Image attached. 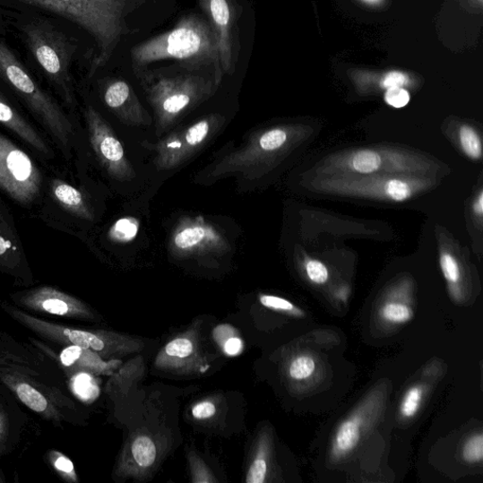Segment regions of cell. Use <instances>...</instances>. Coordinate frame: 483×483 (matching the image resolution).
Returning <instances> with one entry per match:
<instances>
[{"label": "cell", "mask_w": 483, "mask_h": 483, "mask_svg": "<svg viewBox=\"0 0 483 483\" xmlns=\"http://www.w3.org/2000/svg\"><path fill=\"white\" fill-rule=\"evenodd\" d=\"M19 2L62 16L91 35L98 47L92 73L109 62L123 35L129 32L126 16L131 8L130 0H19Z\"/></svg>", "instance_id": "cell-1"}, {"label": "cell", "mask_w": 483, "mask_h": 483, "mask_svg": "<svg viewBox=\"0 0 483 483\" xmlns=\"http://www.w3.org/2000/svg\"><path fill=\"white\" fill-rule=\"evenodd\" d=\"M131 56L139 66L169 59L193 66L220 64L216 32L195 13L184 16L171 30L136 45Z\"/></svg>", "instance_id": "cell-2"}, {"label": "cell", "mask_w": 483, "mask_h": 483, "mask_svg": "<svg viewBox=\"0 0 483 483\" xmlns=\"http://www.w3.org/2000/svg\"><path fill=\"white\" fill-rule=\"evenodd\" d=\"M0 78L24 101L35 118L42 124L63 151L67 153L73 136V124L61 106L33 80L25 66L2 40Z\"/></svg>", "instance_id": "cell-3"}, {"label": "cell", "mask_w": 483, "mask_h": 483, "mask_svg": "<svg viewBox=\"0 0 483 483\" xmlns=\"http://www.w3.org/2000/svg\"><path fill=\"white\" fill-rule=\"evenodd\" d=\"M146 92L160 135L208 99L214 85L198 75L162 77L147 85Z\"/></svg>", "instance_id": "cell-4"}, {"label": "cell", "mask_w": 483, "mask_h": 483, "mask_svg": "<svg viewBox=\"0 0 483 483\" xmlns=\"http://www.w3.org/2000/svg\"><path fill=\"white\" fill-rule=\"evenodd\" d=\"M33 57L66 101L74 102L70 63L73 50L65 35L47 22H31L23 29Z\"/></svg>", "instance_id": "cell-5"}, {"label": "cell", "mask_w": 483, "mask_h": 483, "mask_svg": "<svg viewBox=\"0 0 483 483\" xmlns=\"http://www.w3.org/2000/svg\"><path fill=\"white\" fill-rule=\"evenodd\" d=\"M6 311L22 324L35 333L51 340V341L91 349L100 357H111L116 353L126 354L140 349V344L133 341L132 339L112 332H95L65 328L48 323V322L35 318L10 306L6 307Z\"/></svg>", "instance_id": "cell-6"}, {"label": "cell", "mask_w": 483, "mask_h": 483, "mask_svg": "<svg viewBox=\"0 0 483 483\" xmlns=\"http://www.w3.org/2000/svg\"><path fill=\"white\" fill-rule=\"evenodd\" d=\"M224 123V116L211 114L187 127L168 134L156 144L149 145V149L155 154V167L159 170H172L185 164L216 136Z\"/></svg>", "instance_id": "cell-7"}, {"label": "cell", "mask_w": 483, "mask_h": 483, "mask_svg": "<svg viewBox=\"0 0 483 483\" xmlns=\"http://www.w3.org/2000/svg\"><path fill=\"white\" fill-rule=\"evenodd\" d=\"M288 142V132L280 128L254 134L239 150L230 152L214 164L205 178L218 181L231 175H239L244 178L254 177L262 171L268 159L280 151Z\"/></svg>", "instance_id": "cell-8"}, {"label": "cell", "mask_w": 483, "mask_h": 483, "mask_svg": "<svg viewBox=\"0 0 483 483\" xmlns=\"http://www.w3.org/2000/svg\"><path fill=\"white\" fill-rule=\"evenodd\" d=\"M42 187V175L30 156L0 134V190L12 200L30 205Z\"/></svg>", "instance_id": "cell-9"}, {"label": "cell", "mask_w": 483, "mask_h": 483, "mask_svg": "<svg viewBox=\"0 0 483 483\" xmlns=\"http://www.w3.org/2000/svg\"><path fill=\"white\" fill-rule=\"evenodd\" d=\"M84 116L89 140L102 168L117 182H132L134 168L110 124L92 106L87 107Z\"/></svg>", "instance_id": "cell-10"}, {"label": "cell", "mask_w": 483, "mask_h": 483, "mask_svg": "<svg viewBox=\"0 0 483 483\" xmlns=\"http://www.w3.org/2000/svg\"><path fill=\"white\" fill-rule=\"evenodd\" d=\"M170 252L177 257L221 255L230 249L227 238L213 224L203 217L183 218L173 229Z\"/></svg>", "instance_id": "cell-11"}, {"label": "cell", "mask_w": 483, "mask_h": 483, "mask_svg": "<svg viewBox=\"0 0 483 483\" xmlns=\"http://www.w3.org/2000/svg\"><path fill=\"white\" fill-rule=\"evenodd\" d=\"M209 22L216 32L221 70L224 73H234V21L235 11L230 0H200Z\"/></svg>", "instance_id": "cell-12"}, {"label": "cell", "mask_w": 483, "mask_h": 483, "mask_svg": "<svg viewBox=\"0 0 483 483\" xmlns=\"http://www.w3.org/2000/svg\"><path fill=\"white\" fill-rule=\"evenodd\" d=\"M107 107L130 126H149L151 118L139 101L131 85L122 80H111L103 89Z\"/></svg>", "instance_id": "cell-13"}, {"label": "cell", "mask_w": 483, "mask_h": 483, "mask_svg": "<svg viewBox=\"0 0 483 483\" xmlns=\"http://www.w3.org/2000/svg\"><path fill=\"white\" fill-rule=\"evenodd\" d=\"M22 301L28 308L52 315L73 318L91 315L83 303L47 286L24 294Z\"/></svg>", "instance_id": "cell-14"}, {"label": "cell", "mask_w": 483, "mask_h": 483, "mask_svg": "<svg viewBox=\"0 0 483 483\" xmlns=\"http://www.w3.org/2000/svg\"><path fill=\"white\" fill-rule=\"evenodd\" d=\"M0 124H3L4 126L43 156L47 158L53 156L52 151L44 138L13 108L2 93H0Z\"/></svg>", "instance_id": "cell-15"}, {"label": "cell", "mask_w": 483, "mask_h": 483, "mask_svg": "<svg viewBox=\"0 0 483 483\" xmlns=\"http://www.w3.org/2000/svg\"><path fill=\"white\" fill-rule=\"evenodd\" d=\"M50 193L53 199L68 212L82 220L94 221L92 207L85 199L84 194L73 185L62 180H53L50 184Z\"/></svg>", "instance_id": "cell-16"}, {"label": "cell", "mask_w": 483, "mask_h": 483, "mask_svg": "<svg viewBox=\"0 0 483 483\" xmlns=\"http://www.w3.org/2000/svg\"><path fill=\"white\" fill-rule=\"evenodd\" d=\"M60 359L66 367H77L94 374H110L120 363L119 361L106 363L97 352L74 345L65 348L60 355Z\"/></svg>", "instance_id": "cell-17"}, {"label": "cell", "mask_w": 483, "mask_h": 483, "mask_svg": "<svg viewBox=\"0 0 483 483\" xmlns=\"http://www.w3.org/2000/svg\"><path fill=\"white\" fill-rule=\"evenodd\" d=\"M363 422L360 417L354 416L345 420L337 428L332 444V457L342 459L356 449L362 437Z\"/></svg>", "instance_id": "cell-18"}, {"label": "cell", "mask_w": 483, "mask_h": 483, "mask_svg": "<svg viewBox=\"0 0 483 483\" xmlns=\"http://www.w3.org/2000/svg\"><path fill=\"white\" fill-rule=\"evenodd\" d=\"M130 457L134 468L147 470L153 467L157 458V447L153 440L147 436L136 437L130 445Z\"/></svg>", "instance_id": "cell-19"}, {"label": "cell", "mask_w": 483, "mask_h": 483, "mask_svg": "<svg viewBox=\"0 0 483 483\" xmlns=\"http://www.w3.org/2000/svg\"><path fill=\"white\" fill-rule=\"evenodd\" d=\"M22 247L14 231L3 217H0V263H8L21 261Z\"/></svg>", "instance_id": "cell-20"}, {"label": "cell", "mask_w": 483, "mask_h": 483, "mask_svg": "<svg viewBox=\"0 0 483 483\" xmlns=\"http://www.w3.org/2000/svg\"><path fill=\"white\" fill-rule=\"evenodd\" d=\"M15 392L17 397H19L28 408L37 411V413H43L48 407L47 401L42 393L28 384L22 383L17 384Z\"/></svg>", "instance_id": "cell-21"}, {"label": "cell", "mask_w": 483, "mask_h": 483, "mask_svg": "<svg viewBox=\"0 0 483 483\" xmlns=\"http://www.w3.org/2000/svg\"><path fill=\"white\" fill-rule=\"evenodd\" d=\"M140 224L134 218L119 220L109 231L110 239L118 243H128L134 240L139 230Z\"/></svg>", "instance_id": "cell-22"}, {"label": "cell", "mask_w": 483, "mask_h": 483, "mask_svg": "<svg viewBox=\"0 0 483 483\" xmlns=\"http://www.w3.org/2000/svg\"><path fill=\"white\" fill-rule=\"evenodd\" d=\"M194 345L192 340L187 337H178L172 340L164 350V354L168 359H171L172 362L177 360L183 361L188 359L194 354Z\"/></svg>", "instance_id": "cell-23"}, {"label": "cell", "mask_w": 483, "mask_h": 483, "mask_svg": "<svg viewBox=\"0 0 483 483\" xmlns=\"http://www.w3.org/2000/svg\"><path fill=\"white\" fill-rule=\"evenodd\" d=\"M232 331L234 330L228 326H220L214 331V337L228 356L238 355L244 347L242 340L236 336V332H231Z\"/></svg>", "instance_id": "cell-24"}, {"label": "cell", "mask_w": 483, "mask_h": 483, "mask_svg": "<svg viewBox=\"0 0 483 483\" xmlns=\"http://www.w3.org/2000/svg\"><path fill=\"white\" fill-rule=\"evenodd\" d=\"M381 166V156L377 152L372 151H361L357 152L352 159V167L354 170L362 174L378 171Z\"/></svg>", "instance_id": "cell-25"}, {"label": "cell", "mask_w": 483, "mask_h": 483, "mask_svg": "<svg viewBox=\"0 0 483 483\" xmlns=\"http://www.w3.org/2000/svg\"><path fill=\"white\" fill-rule=\"evenodd\" d=\"M381 315L389 323L403 324L414 317V311L402 303L390 302L381 310Z\"/></svg>", "instance_id": "cell-26"}, {"label": "cell", "mask_w": 483, "mask_h": 483, "mask_svg": "<svg viewBox=\"0 0 483 483\" xmlns=\"http://www.w3.org/2000/svg\"><path fill=\"white\" fill-rule=\"evenodd\" d=\"M267 475V451L266 445L261 444L257 455L246 475V481L248 483H263Z\"/></svg>", "instance_id": "cell-27"}, {"label": "cell", "mask_w": 483, "mask_h": 483, "mask_svg": "<svg viewBox=\"0 0 483 483\" xmlns=\"http://www.w3.org/2000/svg\"><path fill=\"white\" fill-rule=\"evenodd\" d=\"M423 389L421 386L410 387L401 404V414L405 418H414L421 406L423 399Z\"/></svg>", "instance_id": "cell-28"}, {"label": "cell", "mask_w": 483, "mask_h": 483, "mask_svg": "<svg viewBox=\"0 0 483 483\" xmlns=\"http://www.w3.org/2000/svg\"><path fill=\"white\" fill-rule=\"evenodd\" d=\"M315 370V362L310 356H298L289 367L290 377L297 381L306 380Z\"/></svg>", "instance_id": "cell-29"}, {"label": "cell", "mask_w": 483, "mask_h": 483, "mask_svg": "<svg viewBox=\"0 0 483 483\" xmlns=\"http://www.w3.org/2000/svg\"><path fill=\"white\" fill-rule=\"evenodd\" d=\"M462 150L470 157L479 159L481 157V142L477 133L469 126H463L460 132Z\"/></svg>", "instance_id": "cell-30"}, {"label": "cell", "mask_w": 483, "mask_h": 483, "mask_svg": "<svg viewBox=\"0 0 483 483\" xmlns=\"http://www.w3.org/2000/svg\"><path fill=\"white\" fill-rule=\"evenodd\" d=\"M74 389L77 395L84 401L96 399L99 393V388L95 380L89 374H81L75 379Z\"/></svg>", "instance_id": "cell-31"}, {"label": "cell", "mask_w": 483, "mask_h": 483, "mask_svg": "<svg viewBox=\"0 0 483 483\" xmlns=\"http://www.w3.org/2000/svg\"><path fill=\"white\" fill-rule=\"evenodd\" d=\"M260 301L262 306L275 311L289 313L296 316H303L304 313L296 307L292 302L275 296L261 295Z\"/></svg>", "instance_id": "cell-32"}, {"label": "cell", "mask_w": 483, "mask_h": 483, "mask_svg": "<svg viewBox=\"0 0 483 483\" xmlns=\"http://www.w3.org/2000/svg\"><path fill=\"white\" fill-rule=\"evenodd\" d=\"M462 455L465 461L475 463L482 461L483 458V436L479 434L471 436L464 444Z\"/></svg>", "instance_id": "cell-33"}, {"label": "cell", "mask_w": 483, "mask_h": 483, "mask_svg": "<svg viewBox=\"0 0 483 483\" xmlns=\"http://www.w3.org/2000/svg\"><path fill=\"white\" fill-rule=\"evenodd\" d=\"M440 263L444 277L452 283L458 282L461 272L456 260L452 255L444 254L440 258Z\"/></svg>", "instance_id": "cell-34"}, {"label": "cell", "mask_w": 483, "mask_h": 483, "mask_svg": "<svg viewBox=\"0 0 483 483\" xmlns=\"http://www.w3.org/2000/svg\"><path fill=\"white\" fill-rule=\"evenodd\" d=\"M385 101L393 108H403L410 101V94L402 87H391L385 93Z\"/></svg>", "instance_id": "cell-35"}, {"label": "cell", "mask_w": 483, "mask_h": 483, "mask_svg": "<svg viewBox=\"0 0 483 483\" xmlns=\"http://www.w3.org/2000/svg\"><path fill=\"white\" fill-rule=\"evenodd\" d=\"M306 271L309 279L317 284L325 283L329 278L327 267L318 261H310Z\"/></svg>", "instance_id": "cell-36"}, {"label": "cell", "mask_w": 483, "mask_h": 483, "mask_svg": "<svg viewBox=\"0 0 483 483\" xmlns=\"http://www.w3.org/2000/svg\"><path fill=\"white\" fill-rule=\"evenodd\" d=\"M217 413V407L210 401L195 404L192 409V415L196 419H208Z\"/></svg>", "instance_id": "cell-37"}, {"label": "cell", "mask_w": 483, "mask_h": 483, "mask_svg": "<svg viewBox=\"0 0 483 483\" xmlns=\"http://www.w3.org/2000/svg\"><path fill=\"white\" fill-rule=\"evenodd\" d=\"M407 82L408 78L406 75L401 73H397V71H392V73H388L384 77L383 86L387 89L391 87H402L407 84Z\"/></svg>", "instance_id": "cell-38"}, {"label": "cell", "mask_w": 483, "mask_h": 483, "mask_svg": "<svg viewBox=\"0 0 483 483\" xmlns=\"http://www.w3.org/2000/svg\"><path fill=\"white\" fill-rule=\"evenodd\" d=\"M55 464L59 471L67 475H74V464L68 458L61 455L56 460Z\"/></svg>", "instance_id": "cell-39"}, {"label": "cell", "mask_w": 483, "mask_h": 483, "mask_svg": "<svg viewBox=\"0 0 483 483\" xmlns=\"http://www.w3.org/2000/svg\"><path fill=\"white\" fill-rule=\"evenodd\" d=\"M475 211L478 212L479 214H481L483 211V194H479V198L477 203L475 204Z\"/></svg>", "instance_id": "cell-40"}, {"label": "cell", "mask_w": 483, "mask_h": 483, "mask_svg": "<svg viewBox=\"0 0 483 483\" xmlns=\"http://www.w3.org/2000/svg\"><path fill=\"white\" fill-rule=\"evenodd\" d=\"M367 2H377V0H367Z\"/></svg>", "instance_id": "cell-41"}]
</instances>
